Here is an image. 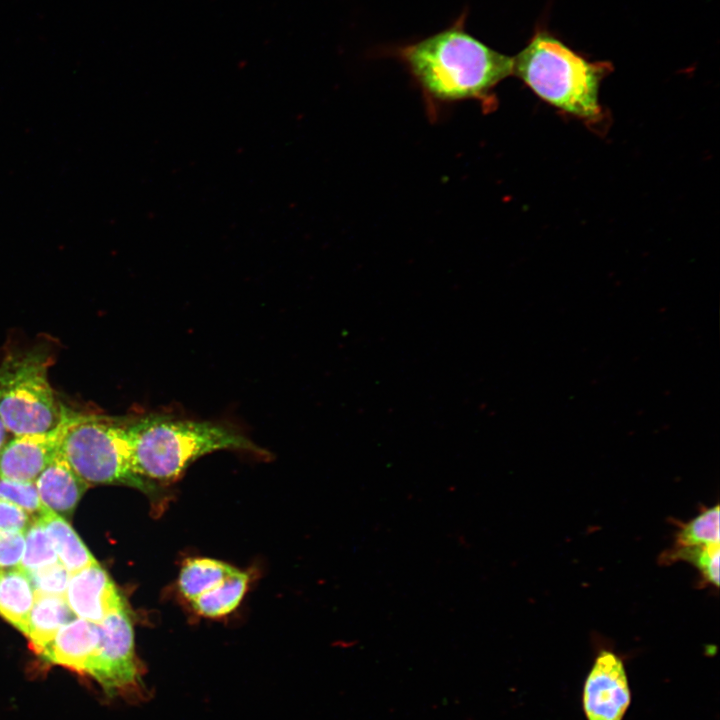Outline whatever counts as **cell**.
Segmentation results:
<instances>
[{
  "mask_svg": "<svg viewBox=\"0 0 720 720\" xmlns=\"http://www.w3.org/2000/svg\"><path fill=\"white\" fill-rule=\"evenodd\" d=\"M466 19L467 10L441 31L381 49V55L403 64L432 112L463 100L489 107L495 103L493 90L512 75L513 58L471 35Z\"/></svg>",
  "mask_w": 720,
  "mask_h": 720,
  "instance_id": "obj_1",
  "label": "cell"
},
{
  "mask_svg": "<svg viewBox=\"0 0 720 720\" xmlns=\"http://www.w3.org/2000/svg\"><path fill=\"white\" fill-rule=\"evenodd\" d=\"M127 430L137 474L156 484L176 481L216 451L264 452L241 432L206 420L151 413L127 420Z\"/></svg>",
  "mask_w": 720,
  "mask_h": 720,
  "instance_id": "obj_2",
  "label": "cell"
},
{
  "mask_svg": "<svg viewBox=\"0 0 720 720\" xmlns=\"http://www.w3.org/2000/svg\"><path fill=\"white\" fill-rule=\"evenodd\" d=\"M513 58V72L538 97L563 112L584 119L601 113L600 83L608 62H591L546 30H537Z\"/></svg>",
  "mask_w": 720,
  "mask_h": 720,
  "instance_id": "obj_3",
  "label": "cell"
},
{
  "mask_svg": "<svg viewBox=\"0 0 720 720\" xmlns=\"http://www.w3.org/2000/svg\"><path fill=\"white\" fill-rule=\"evenodd\" d=\"M59 451L88 484H124L152 498L159 493L134 468L127 420L70 412Z\"/></svg>",
  "mask_w": 720,
  "mask_h": 720,
  "instance_id": "obj_4",
  "label": "cell"
},
{
  "mask_svg": "<svg viewBox=\"0 0 720 720\" xmlns=\"http://www.w3.org/2000/svg\"><path fill=\"white\" fill-rule=\"evenodd\" d=\"M50 353L40 347L14 351L0 363V417L9 433L55 428L66 410L49 382Z\"/></svg>",
  "mask_w": 720,
  "mask_h": 720,
  "instance_id": "obj_5",
  "label": "cell"
},
{
  "mask_svg": "<svg viewBox=\"0 0 720 720\" xmlns=\"http://www.w3.org/2000/svg\"><path fill=\"white\" fill-rule=\"evenodd\" d=\"M99 625L101 641L89 676L109 695L143 696L142 669L126 607L110 613Z\"/></svg>",
  "mask_w": 720,
  "mask_h": 720,
  "instance_id": "obj_6",
  "label": "cell"
},
{
  "mask_svg": "<svg viewBox=\"0 0 720 720\" xmlns=\"http://www.w3.org/2000/svg\"><path fill=\"white\" fill-rule=\"evenodd\" d=\"M630 698L623 661L615 653L602 650L584 685L583 707L587 720H622Z\"/></svg>",
  "mask_w": 720,
  "mask_h": 720,
  "instance_id": "obj_7",
  "label": "cell"
},
{
  "mask_svg": "<svg viewBox=\"0 0 720 720\" xmlns=\"http://www.w3.org/2000/svg\"><path fill=\"white\" fill-rule=\"evenodd\" d=\"M70 412L59 424L42 433L14 435L0 450V478L35 482L59 452Z\"/></svg>",
  "mask_w": 720,
  "mask_h": 720,
  "instance_id": "obj_8",
  "label": "cell"
},
{
  "mask_svg": "<svg viewBox=\"0 0 720 720\" xmlns=\"http://www.w3.org/2000/svg\"><path fill=\"white\" fill-rule=\"evenodd\" d=\"M64 597L75 616L94 623L125 607L112 579L97 562L70 575Z\"/></svg>",
  "mask_w": 720,
  "mask_h": 720,
  "instance_id": "obj_9",
  "label": "cell"
},
{
  "mask_svg": "<svg viewBox=\"0 0 720 720\" xmlns=\"http://www.w3.org/2000/svg\"><path fill=\"white\" fill-rule=\"evenodd\" d=\"M100 641L99 623L76 617L63 625L38 655L48 663L89 676Z\"/></svg>",
  "mask_w": 720,
  "mask_h": 720,
  "instance_id": "obj_10",
  "label": "cell"
},
{
  "mask_svg": "<svg viewBox=\"0 0 720 720\" xmlns=\"http://www.w3.org/2000/svg\"><path fill=\"white\" fill-rule=\"evenodd\" d=\"M44 507L64 517L70 516L88 487L60 453L35 480Z\"/></svg>",
  "mask_w": 720,
  "mask_h": 720,
  "instance_id": "obj_11",
  "label": "cell"
},
{
  "mask_svg": "<svg viewBox=\"0 0 720 720\" xmlns=\"http://www.w3.org/2000/svg\"><path fill=\"white\" fill-rule=\"evenodd\" d=\"M74 618L64 596L35 593L24 635L38 654L57 631Z\"/></svg>",
  "mask_w": 720,
  "mask_h": 720,
  "instance_id": "obj_12",
  "label": "cell"
},
{
  "mask_svg": "<svg viewBox=\"0 0 720 720\" xmlns=\"http://www.w3.org/2000/svg\"><path fill=\"white\" fill-rule=\"evenodd\" d=\"M38 518L54 545L59 562L70 574L97 562L64 517L44 507Z\"/></svg>",
  "mask_w": 720,
  "mask_h": 720,
  "instance_id": "obj_13",
  "label": "cell"
},
{
  "mask_svg": "<svg viewBox=\"0 0 720 720\" xmlns=\"http://www.w3.org/2000/svg\"><path fill=\"white\" fill-rule=\"evenodd\" d=\"M34 599V589L24 571L0 570V615L23 634Z\"/></svg>",
  "mask_w": 720,
  "mask_h": 720,
  "instance_id": "obj_14",
  "label": "cell"
},
{
  "mask_svg": "<svg viewBox=\"0 0 720 720\" xmlns=\"http://www.w3.org/2000/svg\"><path fill=\"white\" fill-rule=\"evenodd\" d=\"M236 571L237 568L216 559H188L180 570L178 588L182 596L192 602Z\"/></svg>",
  "mask_w": 720,
  "mask_h": 720,
  "instance_id": "obj_15",
  "label": "cell"
},
{
  "mask_svg": "<svg viewBox=\"0 0 720 720\" xmlns=\"http://www.w3.org/2000/svg\"><path fill=\"white\" fill-rule=\"evenodd\" d=\"M248 582V574L237 569L218 585L192 601V608L197 614L204 617L225 616L240 604L246 593Z\"/></svg>",
  "mask_w": 720,
  "mask_h": 720,
  "instance_id": "obj_16",
  "label": "cell"
},
{
  "mask_svg": "<svg viewBox=\"0 0 720 720\" xmlns=\"http://www.w3.org/2000/svg\"><path fill=\"white\" fill-rule=\"evenodd\" d=\"M676 561L690 563L699 571L703 583L719 587L720 544L695 547L672 546L659 558L662 564H672Z\"/></svg>",
  "mask_w": 720,
  "mask_h": 720,
  "instance_id": "obj_17",
  "label": "cell"
},
{
  "mask_svg": "<svg viewBox=\"0 0 720 720\" xmlns=\"http://www.w3.org/2000/svg\"><path fill=\"white\" fill-rule=\"evenodd\" d=\"M719 505L703 509L696 517L681 523L673 547L720 544Z\"/></svg>",
  "mask_w": 720,
  "mask_h": 720,
  "instance_id": "obj_18",
  "label": "cell"
},
{
  "mask_svg": "<svg viewBox=\"0 0 720 720\" xmlns=\"http://www.w3.org/2000/svg\"><path fill=\"white\" fill-rule=\"evenodd\" d=\"M25 549L19 569L28 572L59 562L54 545L37 517L25 531Z\"/></svg>",
  "mask_w": 720,
  "mask_h": 720,
  "instance_id": "obj_19",
  "label": "cell"
},
{
  "mask_svg": "<svg viewBox=\"0 0 720 720\" xmlns=\"http://www.w3.org/2000/svg\"><path fill=\"white\" fill-rule=\"evenodd\" d=\"M36 594L64 596L70 572L60 563H54L25 572Z\"/></svg>",
  "mask_w": 720,
  "mask_h": 720,
  "instance_id": "obj_20",
  "label": "cell"
},
{
  "mask_svg": "<svg viewBox=\"0 0 720 720\" xmlns=\"http://www.w3.org/2000/svg\"><path fill=\"white\" fill-rule=\"evenodd\" d=\"M0 499L17 505L28 514H37V517L44 509L34 482L0 478Z\"/></svg>",
  "mask_w": 720,
  "mask_h": 720,
  "instance_id": "obj_21",
  "label": "cell"
},
{
  "mask_svg": "<svg viewBox=\"0 0 720 720\" xmlns=\"http://www.w3.org/2000/svg\"><path fill=\"white\" fill-rule=\"evenodd\" d=\"M25 532L0 530V568L19 569L25 549Z\"/></svg>",
  "mask_w": 720,
  "mask_h": 720,
  "instance_id": "obj_22",
  "label": "cell"
},
{
  "mask_svg": "<svg viewBox=\"0 0 720 720\" xmlns=\"http://www.w3.org/2000/svg\"><path fill=\"white\" fill-rule=\"evenodd\" d=\"M31 523L29 514L17 505L0 499V530L25 532Z\"/></svg>",
  "mask_w": 720,
  "mask_h": 720,
  "instance_id": "obj_23",
  "label": "cell"
},
{
  "mask_svg": "<svg viewBox=\"0 0 720 720\" xmlns=\"http://www.w3.org/2000/svg\"><path fill=\"white\" fill-rule=\"evenodd\" d=\"M8 433H9V431H8V429L6 428L4 422L2 421V419H1V417H0V450L3 448V446H4V445L6 444V442H7V435H8Z\"/></svg>",
  "mask_w": 720,
  "mask_h": 720,
  "instance_id": "obj_24",
  "label": "cell"
}]
</instances>
